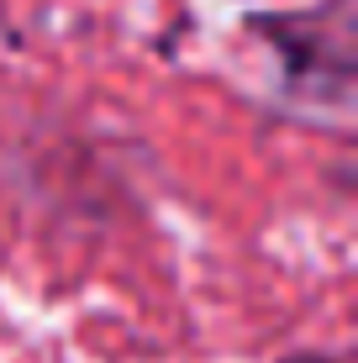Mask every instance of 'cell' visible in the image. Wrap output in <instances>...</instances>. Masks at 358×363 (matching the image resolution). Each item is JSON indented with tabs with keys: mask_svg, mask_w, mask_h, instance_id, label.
<instances>
[{
	"mask_svg": "<svg viewBox=\"0 0 358 363\" xmlns=\"http://www.w3.org/2000/svg\"><path fill=\"white\" fill-rule=\"evenodd\" d=\"M279 363H342V358H327V353H290V358H279Z\"/></svg>",
	"mask_w": 358,
	"mask_h": 363,
	"instance_id": "cell-2",
	"label": "cell"
},
{
	"mask_svg": "<svg viewBox=\"0 0 358 363\" xmlns=\"http://www.w3.org/2000/svg\"><path fill=\"white\" fill-rule=\"evenodd\" d=\"M248 27L274 43L290 74L311 79L316 90L348 95L353 79V6L348 0H327L316 11H279V16H253Z\"/></svg>",
	"mask_w": 358,
	"mask_h": 363,
	"instance_id": "cell-1",
	"label": "cell"
}]
</instances>
